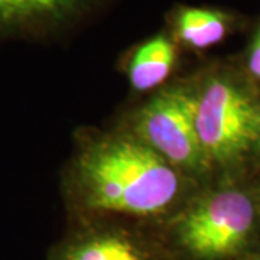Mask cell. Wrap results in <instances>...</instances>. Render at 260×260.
Listing matches in <instances>:
<instances>
[{
	"label": "cell",
	"instance_id": "cell-6",
	"mask_svg": "<svg viewBox=\"0 0 260 260\" xmlns=\"http://www.w3.org/2000/svg\"><path fill=\"white\" fill-rule=\"evenodd\" d=\"M93 0H0V35H39L70 22Z\"/></svg>",
	"mask_w": 260,
	"mask_h": 260
},
{
	"label": "cell",
	"instance_id": "cell-1",
	"mask_svg": "<svg viewBox=\"0 0 260 260\" xmlns=\"http://www.w3.org/2000/svg\"><path fill=\"white\" fill-rule=\"evenodd\" d=\"M70 186L88 211L153 218L179 205L188 179L136 136L107 135L75 156Z\"/></svg>",
	"mask_w": 260,
	"mask_h": 260
},
{
	"label": "cell",
	"instance_id": "cell-3",
	"mask_svg": "<svg viewBox=\"0 0 260 260\" xmlns=\"http://www.w3.org/2000/svg\"><path fill=\"white\" fill-rule=\"evenodd\" d=\"M256 225V205L237 188L200 195L178 214L172 239L186 260H230L246 250Z\"/></svg>",
	"mask_w": 260,
	"mask_h": 260
},
{
	"label": "cell",
	"instance_id": "cell-5",
	"mask_svg": "<svg viewBox=\"0 0 260 260\" xmlns=\"http://www.w3.org/2000/svg\"><path fill=\"white\" fill-rule=\"evenodd\" d=\"M54 260H168L153 242L120 227H93L68 237Z\"/></svg>",
	"mask_w": 260,
	"mask_h": 260
},
{
	"label": "cell",
	"instance_id": "cell-7",
	"mask_svg": "<svg viewBox=\"0 0 260 260\" xmlns=\"http://www.w3.org/2000/svg\"><path fill=\"white\" fill-rule=\"evenodd\" d=\"M234 18L211 8L179 6L172 12V35L192 51H204L220 44L232 32Z\"/></svg>",
	"mask_w": 260,
	"mask_h": 260
},
{
	"label": "cell",
	"instance_id": "cell-9",
	"mask_svg": "<svg viewBox=\"0 0 260 260\" xmlns=\"http://www.w3.org/2000/svg\"><path fill=\"white\" fill-rule=\"evenodd\" d=\"M247 70L254 78L260 80V26L251 39L247 52Z\"/></svg>",
	"mask_w": 260,
	"mask_h": 260
},
{
	"label": "cell",
	"instance_id": "cell-12",
	"mask_svg": "<svg viewBox=\"0 0 260 260\" xmlns=\"http://www.w3.org/2000/svg\"><path fill=\"white\" fill-rule=\"evenodd\" d=\"M259 204H260V194H259Z\"/></svg>",
	"mask_w": 260,
	"mask_h": 260
},
{
	"label": "cell",
	"instance_id": "cell-2",
	"mask_svg": "<svg viewBox=\"0 0 260 260\" xmlns=\"http://www.w3.org/2000/svg\"><path fill=\"white\" fill-rule=\"evenodd\" d=\"M197 133L210 167H233L259 139V102L229 70H214L197 85Z\"/></svg>",
	"mask_w": 260,
	"mask_h": 260
},
{
	"label": "cell",
	"instance_id": "cell-8",
	"mask_svg": "<svg viewBox=\"0 0 260 260\" xmlns=\"http://www.w3.org/2000/svg\"><path fill=\"white\" fill-rule=\"evenodd\" d=\"M177 62V44L158 34L135 49L127 62L130 85L136 91H150L168 80Z\"/></svg>",
	"mask_w": 260,
	"mask_h": 260
},
{
	"label": "cell",
	"instance_id": "cell-11",
	"mask_svg": "<svg viewBox=\"0 0 260 260\" xmlns=\"http://www.w3.org/2000/svg\"><path fill=\"white\" fill-rule=\"evenodd\" d=\"M259 139H260V102H259Z\"/></svg>",
	"mask_w": 260,
	"mask_h": 260
},
{
	"label": "cell",
	"instance_id": "cell-4",
	"mask_svg": "<svg viewBox=\"0 0 260 260\" xmlns=\"http://www.w3.org/2000/svg\"><path fill=\"white\" fill-rule=\"evenodd\" d=\"M197 87L178 84L152 97L133 120V136L185 175L210 169L197 133Z\"/></svg>",
	"mask_w": 260,
	"mask_h": 260
},
{
	"label": "cell",
	"instance_id": "cell-10",
	"mask_svg": "<svg viewBox=\"0 0 260 260\" xmlns=\"http://www.w3.org/2000/svg\"><path fill=\"white\" fill-rule=\"evenodd\" d=\"M251 260H260V253H257L254 257H251Z\"/></svg>",
	"mask_w": 260,
	"mask_h": 260
}]
</instances>
